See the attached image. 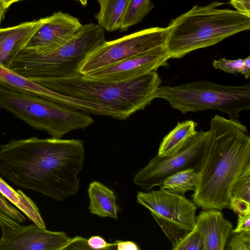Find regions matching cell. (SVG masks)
Masks as SVG:
<instances>
[{
    "mask_svg": "<svg viewBox=\"0 0 250 250\" xmlns=\"http://www.w3.org/2000/svg\"><path fill=\"white\" fill-rule=\"evenodd\" d=\"M64 250H91L87 244V239L80 236L71 238Z\"/></svg>",
    "mask_w": 250,
    "mask_h": 250,
    "instance_id": "f1b7e54d",
    "label": "cell"
},
{
    "mask_svg": "<svg viewBox=\"0 0 250 250\" xmlns=\"http://www.w3.org/2000/svg\"><path fill=\"white\" fill-rule=\"evenodd\" d=\"M196 227L203 240V250H224L232 233V224L216 209H205L196 217Z\"/></svg>",
    "mask_w": 250,
    "mask_h": 250,
    "instance_id": "5bb4252c",
    "label": "cell"
},
{
    "mask_svg": "<svg viewBox=\"0 0 250 250\" xmlns=\"http://www.w3.org/2000/svg\"><path fill=\"white\" fill-rule=\"evenodd\" d=\"M85 151L80 140L33 137L0 146V174L59 201L77 193Z\"/></svg>",
    "mask_w": 250,
    "mask_h": 250,
    "instance_id": "6da1fadb",
    "label": "cell"
},
{
    "mask_svg": "<svg viewBox=\"0 0 250 250\" xmlns=\"http://www.w3.org/2000/svg\"><path fill=\"white\" fill-rule=\"evenodd\" d=\"M172 249L173 250H203V238L196 227L172 246Z\"/></svg>",
    "mask_w": 250,
    "mask_h": 250,
    "instance_id": "603a6c76",
    "label": "cell"
},
{
    "mask_svg": "<svg viewBox=\"0 0 250 250\" xmlns=\"http://www.w3.org/2000/svg\"><path fill=\"white\" fill-rule=\"evenodd\" d=\"M246 79L250 76V56L244 59V67L242 74Z\"/></svg>",
    "mask_w": 250,
    "mask_h": 250,
    "instance_id": "d6a6232c",
    "label": "cell"
},
{
    "mask_svg": "<svg viewBox=\"0 0 250 250\" xmlns=\"http://www.w3.org/2000/svg\"><path fill=\"white\" fill-rule=\"evenodd\" d=\"M0 250H62L71 238L63 231H52L35 224L22 226L0 218Z\"/></svg>",
    "mask_w": 250,
    "mask_h": 250,
    "instance_id": "8fae6325",
    "label": "cell"
},
{
    "mask_svg": "<svg viewBox=\"0 0 250 250\" xmlns=\"http://www.w3.org/2000/svg\"><path fill=\"white\" fill-rule=\"evenodd\" d=\"M230 3L236 11L250 17V0H230Z\"/></svg>",
    "mask_w": 250,
    "mask_h": 250,
    "instance_id": "4dcf8cb0",
    "label": "cell"
},
{
    "mask_svg": "<svg viewBox=\"0 0 250 250\" xmlns=\"http://www.w3.org/2000/svg\"><path fill=\"white\" fill-rule=\"evenodd\" d=\"M210 141L209 131L201 130L191 137L174 155L161 157L157 154L134 176L133 181L145 191L160 187L168 176L178 171L194 168L199 171Z\"/></svg>",
    "mask_w": 250,
    "mask_h": 250,
    "instance_id": "30bf717a",
    "label": "cell"
},
{
    "mask_svg": "<svg viewBox=\"0 0 250 250\" xmlns=\"http://www.w3.org/2000/svg\"><path fill=\"white\" fill-rule=\"evenodd\" d=\"M137 202L148 209L173 246L196 226L197 207L185 195L170 193L163 188L138 192Z\"/></svg>",
    "mask_w": 250,
    "mask_h": 250,
    "instance_id": "ba28073f",
    "label": "cell"
},
{
    "mask_svg": "<svg viewBox=\"0 0 250 250\" xmlns=\"http://www.w3.org/2000/svg\"><path fill=\"white\" fill-rule=\"evenodd\" d=\"M21 0H0V3L6 9L13 3Z\"/></svg>",
    "mask_w": 250,
    "mask_h": 250,
    "instance_id": "836d02e7",
    "label": "cell"
},
{
    "mask_svg": "<svg viewBox=\"0 0 250 250\" xmlns=\"http://www.w3.org/2000/svg\"><path fill=\"white\" fill-rule=\"evenodd\" d=\"M197 124L192 120L177 123L163 139L157 155L161 157L172 156L177 153L187 142L197 132Z\"/></svg>",
    "mask_w": 250,
    "mask_h": 250,
    "instance_id": "e0dca14e",
    "label": "cell"
},
{
    "mask_svg": "<svg viewBox=\"0 0 250 250\" xmlns=\"http://www.w3.org/2000/svg\"><path fill=\"white\" fill-rule=\"evenodd\" d=\"M153 6L151 0H128L119 29L125 31L140 22Z\"/></svg>",
    "mask_w": 250,
    "mask_h": 250,
    "instance_id": "44dd1931",
    "label": "cell"
},
{
    "mask_svg": "<svg viewBox=\"0 0 250 250\" xmlns=\"http://www.w3.org/2000/svg\"><path fill=\"white\" fill-rule=\"evenodd\" d=\"M116 249L118 250H140V247L131 241L116 240Z\"/></svg>",
    "mask_w": 250,
    "mask_h": 250,
    "instance_id": "1f68e13d",
    "label": "cell"
},
{
    "mask_svg": "<svg viewBox=\"0 0 250 250\" xmlns=\"http://www.w3.org/2000/svg\"><path fill=\"white\" fill-rule=\"evenodd\" d=\"M5 10L6 9L3 6L0 2V25L3 18H4Z\"/></svg>",
    "mask_w": 250,
    "mask_h": 250,
    "instance_id": "e575fe53",
    "label": "cell"
},
{
    "mask_svg": "<svg viewBox=\"0 0 250 250\" xmlns=\"http://www.w3.org/2000/svg\"><path fill=\"white\" fill-rule=\"evenodd\" d=\"M0 218L14 221L19 223L25 221L24 216L11 205L0 193Z\"/></svg>",
    "mask_w": 250,
    "mask_h": 250,
    "instance_id": "cb8c5ba5",
    "label": "cell"
},
{
    "mask_svg": "<svg viewBox=\"0 0 250 250\" xmlns=\"http://www.w3.org/2000/svg\"><path fill=\"white\" fill-rule=\"evenodd\" d=\"M228 243V250H250V231L232 233Z\"/></svg>",
    "mask_w": 250,
    "mask_h": 250,
    "instance_id": "484cf974",
    "label": "cell"
},
{
    "mask_svg": "<svg viewBox=\"0 0 250 250\" xmlns=\"http://www.w3.org/2000/svg\"><path fill=\"white\" fill-rule=\"evenodd\" d=\"M156 98L166 100L182 114L214 109L239 121V113L250 107V85L219 84L197 81L176 86L160 85Z\"/></svg>",
    "mask_w": 250,
    "mask_h": 250,
    "instance_id": "52a82bcc",
    "label": "cell"
},
{
    "mask_svg": "<svg viewBox=\"0 0 250 250\" xmlns=\"http://www.w3.org/2000/svg\"><path fill=\"white\" fill-rule=\"evenodd\" d=\"M242 231H250V214L247 215L238 214L237 226L234 229H232V233Z\"/></svg>",
    "mask_w": 250,
    "mask_h": 250,
    "instance_id": "f546056e",
    "label": "cell"
},
{
    "mask_svg": "<svg viewBox=\"0 0 250 250\" xmlns=\"http://www.w3.org/2000/svg\"><path fill=\"white\" fill-rule=\"evenodd\" d=\"M218 1L195 5L171 21L166 48L170 58L180 59L250 29V17L236 10L218 8Z\"/></svg>",
    "mask_w": 250,
    "mask_h": 250,
    "instance_id": "277c9868",
    "label": "cell"
},
{
    "mask_svg": "<svg viewBox=\"0 0 250 250\" xmlns=\"http://www.w3.org/2000/svg\"><path fill=\"white\" fill-rule=\"evenodd\" d=\"M209 131L192 198L197 207L222 210L229 208L234 182L250 164V137L239 121L217 115L211 119Z\"/></svg>",
    "mask_w": 250,
    "mask_h": 250,
    "instance_id": "7a4b0ae2",
    "label": "cell"
},
{
    "mask_svg": "<svg viewBox=\"0 0 250 250\" xmlns=\"http://www.w3.org/2000/svg\"><path fill=\"white\" fill-rule=\"evenodd\" d=\"M242 198L250 202V164H249L234 182L230 197Z\"/></svg>",
    "mask_w": 250,
    "mask_h": 250,
    "instance_id": "7402d4cb",
    "label": "cell"
},
{
    "mask_svg": "<svg viewBox=\"0 0 250 250\" xmlns=\"http://www.w3.org/2000/svg\"><path fill=\"white\" fill-rule=\"evenodd\" d=\"M198 179V171L194 168H187L172 173L167 177L160 187L170 193L184 196L194 190Z\"/></svg>",
    "mask_w": 250,
    "mask_h": 250,
    "instance_id": "ffe728a7",
    "label": "cell"
},
{
    "mask_svg": "<svg viewBox=\"0 0 250 250\" xmlns=\"http://www.w3.org/2000/svg\"><path fill=\"white\" fill-rule=\"evenodd\" d=\"M42 21V18L12 27L0 28V66L10 69L16 57Z\"/></svg>",
    "mask_w": 250,
    "mask_h": 250,
    "instance_id": "9a60e30c",
    "label": "cell"
},
{
    "mask_svg": "<svg viewBox=\"0 0 250 250\" xmlns=\"http://www.w3.org/2000/svg\"><path fill=\"white\" fill-rule=\"evenodd\" d=\"M36 83L58 93L101 106L116 114L119 120H125L156 99L162 80L156 71L121 82L92 79L77 72L66 77L40 80Z\"/></svg>",
    "mask_w": 250,
    "mask_h": 250,
    "instance_id": "3957f363",
    "label": "cell"
},
{
    "mask_svg": "<svg viewBox=\"0 0 250 250\" xmlns=\"http://www.w3.org/2000/svg\"><path fill=\"white\" fill-rule=\"evenodd\" d=\"M0 108L55 138H62L71 131L84 129L94 122L83 112L1 83Z\"/></svg>",
    "mask_w": 250,
    "mask_h": 250,
    "instance_id": "8992f818",
    "label": "cell"
},
{
    "mask_svg": "<svg viewBox=\"0 0 250 250\" xmlns=\"http://www.w3.org/2000/svg\"><path fill=\"white\" fill-rule=\"evenodd\" d=\"M87 244L90 249L93 250H113L116 249L115 242L111 243L107 242L100 236H92L87 239Z\"/></svg>",
    "mask_w": 250,
    "mask_h": 250,
    "instance_id": "83f0119b",
    "label": "cell"
},
{
    "mask_svg": "<svg viewBox=\"0 0 250 250\" xmlns=\"http://www.w3.org/2000/svg\"><path fill=\"white\" fill-rule=\"evenodd\" d=\"M82 25L79 19L68 13H54L43 18L42 25L23 49L38 52L56 49L70 40Z\"/></svg>",
    "mask_w": 250,
    "mask_h": 250,
    "instance_id": "4fadbf2b",
    "label": "cell"
},
{
    "mask_svg": "<svg viewBox=\"0 0 250 250\" xmlns=\"http://www.w3.org/2000/svg\"><path fill=\"white\" fill-rule=\"evenodd\" d=\"M90 212L101 217L118 219L119 207L117 204L116 196L113 190L102 183L94 181L88 189Z\"/></svg>",
    "mask_w": 250,
    "mask_h": 250,
    "instance_id": "2e32d148",
    "label": "cell"
},
{
    "mask_svg": "<svg viewBox=\"0 0 250 250\" xmlns=\"http://www.w3.org/2000/svg\"><path fill=\"white\" fill-rule=\"evenodd\" d=\"M105 41L104 30L99 24H83L70 40L56 49L38 52L23 49L10 69L35 83L68 77L78 72L80 63Z\"/></svg>",
    "mask_w": 250,
    "mask_h": 250,
    "instance_id": "5b68a950",
    "label": "cell"
},
{
    "mask_svg": "<svg viewBox=\"0 0 250 250\" xmlns=\"http://www.w3.org/2000/svg\"><path fill=\"white\" fill-rule=\"evenodd\" d=\"M212 66L215 69L222 70L228 73L242 74L244 67V59L229 60L220 58L214 60Z\"/></svg>",
    "mask_w": 250,
    "mask_h": 250,
    "instance_id": "d4e9b609",
    "label": "cell"
},
{
    "mask_svg": "<svg viewBox=\"0 0 250 250\" xmlns=\"http://www.w3.org/2000/svg\"><path fill=\"white\" fill-rule=\"evenodd\" d=\"M169 59L165 46H160L83 75L103 81H125L156 71L167 66Z\"/></svg>",
    "mask_w": 250,
    "mask_h": 250,
    "instance_id": "7c38bea8",
    "label": "cell"
},
{
    "mask_svg": "<svg viewBox=\"0 0 250 250\" xmlns=\"http://www.w3.org/2000/svg\"><path fill=\"white\" fill-rule=\"evenodd\" d=\"M228 208L237 215L250 214V202L241 198L230 197Z\"/></svg>",
    "mask_w": 250,
    "mask_h": 250,
    "instance_id": "4316f807",
    "label": "cell"
},
{
    "mask_svg": "<svg viewBox=\"0 0 250 250\" xmlns=\"http://www.w3.org/2000/svg\"><path fill=\"white\" fill-rule=\"evenodd\" d=\"M100 10L95 15L98 24L108 32L119 29L128 0H97Z\"/></svg>",
    "mask_w": 250,
    "mask_h": 250,
    "instance_id": "d6986e66",
    "label": "cell"
},
{
    "mask_svg": "<svg viewBox=\"0 0 250 250\" xmlns=\"http://www.w3.org/2000/svg\"><path fill=\"white\" fill-rule=\"evenodd\" d=\"M81 4L85 6L87 4V0H79Z\"/></svg>",
    "mask_w": 250,
    "mask_h": 250,
    "instance_id": "d590c367",
    "label": "cell"
},
{
    "mask_svg": "<svg viewBox=\"0 0 250 250\" xmlns=\"http://www.w3.org/2000/svg\"><path fill=\"white\" fill-rule=\"evenodd\" d=\"M168 33V26L151 27L105 41L85 58L80 63L78 71L86 75L138 54L164 46Z\"/></svg>",
    "mask_w": 250,
    "mask_h": 250,
    "instance_id": "9c48e42d",
    "label": "cell"
},
{
    "mask_svg": "<svg viewBox=\"0 0 250 250\" xmlns=\"http://www.w3.org/2000/svg\"><path fill=\"white\" fill-rule=\"evenodd\" d=\"M0 193L39 227L45 229V224L34 202L21 190H15L0 176Z\"/></svg>",
    "mask_w": 250,
    "mask_h": 250,
    "instance_id": "ac0fdd59",
    "label": "cell"
}]
</instances>
